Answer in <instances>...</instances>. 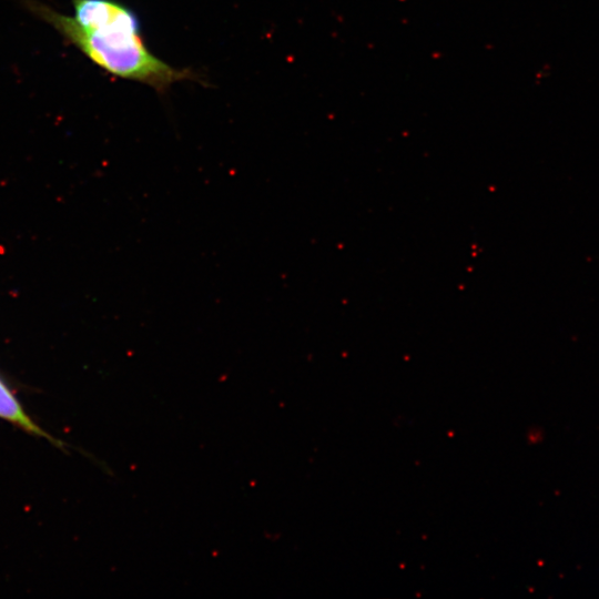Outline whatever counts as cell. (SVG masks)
I'll return each instance as SVG.
<instances>
[{"mask_svg": "<svg viewBox=\"0 0 599 599\" xmlns=\"http://www.w3.org/2000/svg\"><path fill=\"white\" fill-rule=\"evenodd\" d=\"M23 3L30 12L53 27L112 75L142 82L160 92H164L174 82L194 78L190 70L175 69L151 53L140 31L89 30L72 17L38 0H23Z\"/></svg>", "mask_w": 599, "mask_h": 599, "instance_id": "obj_1", "label": "cell"}, {"mask_svg": "<svg viewBox=\"0 0 599 599\" xmlns=\"http://www.w3.org/2000/svg\"><path fill=\"white\" fill-rule=\"evenodd\" d=\"M72 18L89 30L142 31L138 14L116 0H71Z\"/></svg>", "mask_w": 599, "mask_h": 599, "instance_id": "obj_2", "label": "cell"}, {"mask_svg": "<svg viewBox=\"0 0 599 599\" xmlns=\"http://www.w3.org/2000/svg\"><path fill=\"white\" fill-rule=\"evenodd\" d=\"M0 419H3L34 436L52 440V437L41 428L24 410L16 395L0 377Z\"/></svg>", "mask_w": 599, "mask_h": 599, "instance_id": "obj_3", "label": "cell"}]
</instances>
